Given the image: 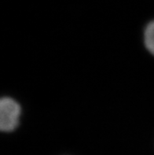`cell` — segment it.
<instances>
[{"mask_svg":"<svg viewBox=\"0 0 154 155\" xmlns=\"http://www.w3.org/2000/svg\"><path fill=\"white\" fill-rule=\"evenodd\" d=\"M145 44L147 50L154 55V21L149 24L146 28Z\"/></svg>","mask_w":154,"mask_h":155,"instance_id":"7a4b0ae2","label":"cell"},{"mask_svg":"<svg viewBox=\"0 0 154 155\" xmlns=\"http://www.w3.org/2000/svg\"><path fill=\"white\" fill-rule=\"evenodd\" d=\"M21 107L13 98L5 97L0 101V128L2 132H12L19 124Z\"/></svg>","mask_w":154,"mask_h":155,"instance_id":"6da1fadb","label":"cell"}]
</instances>
